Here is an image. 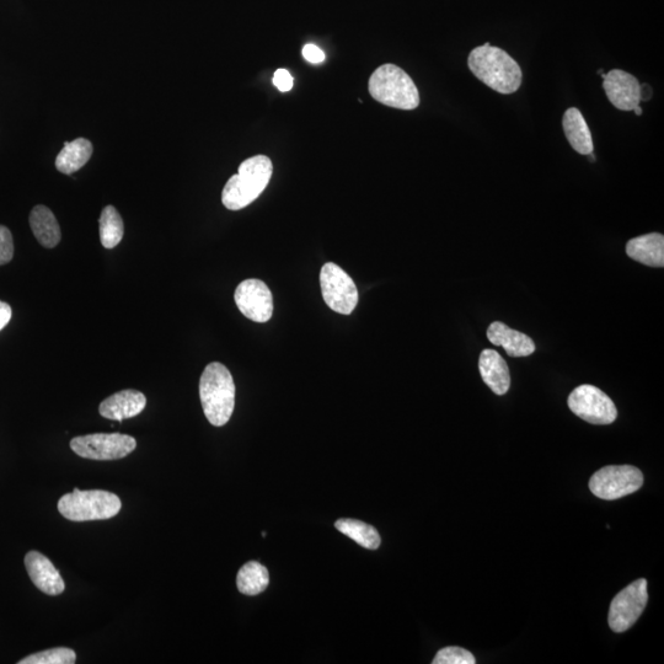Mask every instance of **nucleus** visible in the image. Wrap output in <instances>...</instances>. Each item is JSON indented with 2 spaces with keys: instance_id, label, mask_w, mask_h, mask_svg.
Listing matches in <instances>:
<instances>
[{
  "instance_id": "nucleus-1",
  "label": "nucleus",
  "mask_w": 664,
  "mask_h": 664,
  "mask_svg": "<svg viewBox=\"0 0 664 664\" xmlns=\"http://www.w3.org/2000/svg\"><path fill=\"white\" fill-rule=\"evenodd\" d=\"M468 66L476 78L497 93L510 95L521 88L523 74L519 64L489 42L470 52Z\"/></svg>"
},
{
  "instance_id": "nucleus-2",
  "label": "nucleus",
  "mask_w": 664,
  "mask_h": 664,
  "mask_svg": "<svg viewBox=\"0 0 664 664\" xmlns=\"http://www.w3.org/2000/svg\"><path fill=\"white\" fill-rule=\"evenodd\" d=\"M273 165L266 155L246 159L237 175L229 179L222 192L223 205L230 211L248 207L265 191L271 180Z\"/></svg>"
},
{
  "instance_id": "nucleus-3",
  "label": "nucleus",
  "mask_w": 664,
  "mask_h": 664,
  "mask_svg": "<svg viewBox=\"0 0 664 664\" xmlns=\"http://www.w3.org/2000/svg\"><path fill=\"white\" fill-rule=\"evenodd\" d=\"M200 398L207 420L216 427L227 425L235 406V384L224 364L212 362L205 368L200 380Z\"/></svg>"
},
{
  "instance_id": "nucleus-4",
  "label": "nucleus",
  "mask_w": 664,
  "mask_h": 664,
  "mask_svg": "<svg viewBox=\"0 0 664 664\" xmlns=\"http://www.w3.org/2000/svg\"><path fill=\"white\" fill-rule=\"evenodd\" d=\"M369 94L385 106L399 110H415L420 93L408 73L395 64H383L369 78Z\"/></svg>"
},
{
  "instance_id": "nucleus-5",
  "label": "nucleus",
  "mask_w": 664,
  "mask_h": 664,
  "mask_svg": "<svg viewBox=\"0 0 664 664\" xmlns=\"http://www.w3.org/2000/svg\"><path fill=\"white\" fill-rule=\"evenodd\" d=\"M120 497L104 490L74 489L58 501V511L73 522L104 521L121 511Z\"/></svg>"
},
{
  "instance_id": "nucleus-6",
  "label": "nucleus",
  "mask_w": 664,
  "mask_h": 664,
  "mask_svg": "<svg viewBox=\"0 0 664 664\" xmlns=\"http://www.w3.org/2000/svg\"><path fill=\"white\" fill-rule=\"evenodd\" d=\"M644 485V475L631 465H610L594 473L589 480V490L601 500H619L639 491Z\"/></svg>"
},
{
  "instance_id": "nucleus-7",
  "label": "nucleus",
  "mask_w": 664,
  "mask_h": 664,
  "mask_svg": "<svg viewBox=\"0 0 664 664\" xmlns=\"http://www.w3.org/2000/svg\"><path fill=\"white\" fill-rule=\"evenodd\" d=\"M567 404L576 416L592 425H610L618 417L613 400L594 385L583 384L576 388Z\"/></svg>"
},
{
  "instance_id": "nucleus-8",
  "label": "nucleus",
  "mask_w": 664,
  "mask_h": 664,
  "mask_svg": "<svg viewBox=\"0 0 664 664\" xmlns=\"http://www.w3.org/2000/svg\"><path fill=\"white\" fill-rule=\"evenodd\" d=\"M136 439L121 433H95L73 438L72 451L91 460H117L135 451Z\"/></svg>"
},
{
  "instance_id": "nucleus-9",
  "label": "nucleus",
  "mask_w": 664,
  "mask_h": 664,
  "mask_svg": "<svg viewBox=\"0 0 664 664\" xmlns=\"http://www.w3.org/2000/svg\"><path fill=\"white\" fill-rule=\"evenodd\" d=\"M649 602L647 581L640 578L624 588L613 599L609 608L608 623L614 633H625L641 617Z\"/></svg>"
},
{
  "instance_id": "nucleus-10",
  "label": "nucleus",
  "mask_w": 664,
  "mask_h": 664,
  "mask_svg": "<svg viewBox=\"0 0 664 664\" xmlns=\"http://www.w3.org/2000/svg\"><path fill=\"white\" fill-rule=\"evenodd\" d=\"M324 301L334 312L352 314L358 303V291L352 278L336 264H325L320 272Z\"/></svg>"
},
{
  "instance_id": "nucleus-11",
  "label": "nucleus",
  "mask_w": 664,
  "mask_h": 664,
  "mask_svg": "<svg viewBox=\"0 0 664 664\" xmlns=\"http://www.w3.org/2000/svg\"><path fill=\"white\" fill-rule=\"evenodd\" d=\"M235 303L246 318L255 323H266L273 314V298L266 283L246 280L235 291Z\"/></svg>"
},
{
  "instance_id": "nucleus-12",
  "label": "nucleus",
  "mask_w": 664,
  "mask_h": 664,
  "mask_svg": "<svg viewBox=\"0 0 664 664\" xmlns=\"http://www.w3.org/2000/svg\"><path fill=\"white\" fill-rule=\"evenodd\" d=\"M640 83L633 74L614 69L605 74L603 89L610 104L621 111H634L640 106Z\"/></svg>"
},
{
  "instance_id": "nucleus-13",
  "label": "nucleus",
  "mask_w": 664,
  "mask_h": 664,
  "mask_svg": "<svg viewBox=\"0 0 664 664\" xmlns=\"http://www.w3.org/2000/svg\"><path fill=\"white\" fill-rule=\"evenodd\" d=\"M25 566L32 583L48 596H58L66 589V583L55 565L39 551H30L25 556Z\"/></svg>"
},
{
  "instance_id": "nucleus-14",
  "label": "nucleus",
  "mask_w": 664,
  "mask_h": 664,
  "mask_svg": "<svg viewBox=\"0 0 664 664\" xmlns=\"http://www.w3.org/2000/svg\"><path fill=\"white\" fill-rule=\"evenodd\" d=\"M147 399L137 390H122L111 395L100 404V415L107 420L123 421L132 419L146 409Z\"/></svg>"
},
{
  "instance_id": "nucleus-15",
  "label": "nucleus",
  "mask_w": 664,
  "mask_h": 664,
  "mask_svg": "<svg viewBox=\"0 0 664 664\" xmlns=\"http://www.w3.org/2000/svg\"><path fill=\"white\" fill-rule=\"evenodd\" d=\"M487 339L496 346H502L508 356L513 358L528 357L535 351L534 341L523 332L508 328L495 321L487 329Z\"/></svg>"
},
{
  "instance_id": "nucleus-16",
  "label": "nucleus",
  "mask_w": 664,
  "mask_h": 664,
  "mask_svg": "<svg viewBox=\"0 0 664 664\" xmlns=\"http://www.w3.org/2000/svg\"><path fill=\"white\" fill-rule=\"evenodd\" d=\"M481 378L496 395H505L511 387L507 362L495 350H484L479 360Z\"/></svg>"
},
{
  "instance_id": "nucleus-17",
  "label": "nucleus",
  "mask_w": 664,
  "mask_h": 664,
  "mask_svg": "<svg viewBox=\"0 0 664 664\" xmlns=\"http://www.w3.org/2000/svg\"><path fill=\"white\" fill-rule=\"evenodd\" d=\"M626 254L634 261L650 267L664 266V237L660 233L641 235L629 240Z\"/></svg>"
},
{
  "instance_id": "nucleus-18",
  "label": "nucleus",
  "mask_w": 664,
  "mask_h": 664,
  "mask_svg": "<svg viewBox=\"0 0 664 664\" xmlns=\"http://www.w3.org/2000/svg\"><path fill=\"white\" fill-rule=\"evenodd\" d=\"M562 127H564L567 141L577 153L582 155L593 153L591 130H589L585 117H583L580 110L576 107L567 110L564 119H562Z\"/></svg>"
},
{
  "instance_id": "nucleus-19",
  "label": "nucleus",
  "mask_w": 664,
  "mask_h": 664,
  "mask_svg": "<svg viewBox=\"0 0 664 664\" xmlns=\"http://www.w3.org/2000/svg\"><path fill=\"white\" fill-rule=\"evenodd\" d=\"M30 227L35 238L45 248H56L61 242V228L55 214L46 206H36L30 214Z\"/></svg>"
},
{
  "instance_id": "nucleus-20",
  "label": "nucleus",
  "mask_w": 664,
  "mask_h": 664,
  "mask_svg": "<svg viewBox=\"0 0 664 664\" xmlns=\"http://www.w3.org/2000/svg\"><path fill=\"white\" fill-rule=\"evenodd\" d=\"M91 154H93V144L88 139L78 138L76 141L66 143L58 154L56 168L67 175L77 173L89 162Z\"/></svg>"
},
{
  "instance_id": "nucleus-21",
  "label": "nucleus",
  "mask_w": 664,
  "mask_h": 664,
  "mask_svg": "<svg viewBox=\"0 0 664 664\" xmlns=\"http://www.w3.org/2000/svg\"><path fill=\"white\" fill-rule=\"evenodd\" d=\"M269 583V571L256 561H250L244 565L237 577L239 592L246 596H256V594L264 592Z\"/></svg>"
},
{
  "instance_id": "nucleus-22",
  "label": "nucleus",
  "mask_w": 664,
  "mask_h": 664,
  "mask_svg": "<svg viewBox=\"0 0 664 664\" xmlns=\"http://www.w3.org/2000/svg\"><path fill=\"white\" fill-rule=\"evenodd\" d=\"M335 527L339 532L351 538L353 542L369 550L378 549L380 542H382L376 528L364 522L356 521V519H339L335 523Z\"/></svg>"
},
{
  "instance_id": "nucleus-23",
  "label": "nucleus",
  "mask_w": 664,
  "mask_h": 664,
  "mask_svg": "<svg viewBox=\"0 0 664 664\" xmlns=\"http://www.w3.org/2000/svg\"><path fill=\"white\" fill-rule=\"evenodd\" d=\"M100 240L106 249H114L121 243L125 227L120 213L114 206H107L101 212L100 221Z\"/></svg>"
},
{
  "instance_id": "nucleus-24",
  "label": "nucleus",
  "mask_w": 664,
  "mask_h": 664,
  "mask_svg": "<svg viewBox=\"0 0 664 664\" xmlns=\"http://www.w3.org/2000/svg\"><path fill=\"white\" fill-rule=\"evenodd\" d=\"M77 661L76 652L67 647H57L25 657L19 664H73Z\"/></svg>"
},
{
  "instance_id": "nucleus-25",
  "label": "nucleus",
  "mask_w": 664,
  "mask_h": 664,
  "mask_svg": "<svg viewBox=\"0 0 664 664\" xmlns=\"http://www.w3.org/2000/svg\"><path fill=\"white\" fill-rule=\"evenodd\" d=\"M433 664H475L476 660L473 653L462 647H446L439 650Z\"/></svg>"
},
{
  "instance_id": "nucleus-26",
  "label": "nucleus",
  "mask_w": 664,
  "mask_h": 664,
  "mask_svg": "<svg viewBox=\"0 0 664 664\" xmlns=\"http://www.w3.org/2000/svg\"><path fill=\"white\" fill-rule=\"evenodd\" d=\"M14 256L13 235L7 227L0 226V266L9 264Z\"/></svg>"
},
{
  "instance_id": "nucleus-27",
  "label": "nucleus",
  "mask_w": 664,
  "mask_h": 664,
  "mask_svg": "<svg viewBox=\"0 0 664 664\" xmlns=\"http://www.w3.org/2000/svg\"><path fill=\"white\" fill-rule=\"evenodd\" d=\"M272 82L278 90L282 91V93H288V91H291L293 88L294 79L287 69H277Z\"/></svg>"
},
{
  "instance_id": "nucleus-28",
  "label": "nucleus",
  "mask_w": 664,
  "mask_h": 664,
  "mask_svg": "<svg viewBox=\"0 0 664 664\" xmlns=\"http://www.w3.org/2000/svg\"><path fill=\"white\" fill-rule=\"evenodd\" d=\"M302 55L304 60L313 63L319 64L325 61V53L317 45L307 44L303 47Z\"/></svg>"
},
{
  "instance_id": "nucleus-29",
  "label": "nucleus",
  "mask_w": 664,
  "mask_h": 664,
  "mask_svg": "<svg viewBox=\"0 0 664 664\" xmlns=\"http://www.w3.org/2000/svg\"><path fill=\"white\" fill-rule=\"evenodd\" d=\"M10 319H12V308L9 304L0 302V331L9 324Z\"/></svg>"
},
{
  "instance_id": "nucleus-30",
  "label": "nucleus",
  "mask_w": 664,
  "mask_h": 664,
  "mask_svg": "<svg viewBox=\"0 0 664 664\" xmlns=\"http://www.w3.org/2000/svg\"><path fill=\"white\" fill-rule=\"evenodd\" d=\"M641 101H649L652 98V89L647 84L640 85Z\"/></svg>"
},
{
  "instance_id": "nucleus-31",
  "label": "nucleus",
  "mask_w": 664,
  "mask_h": 664,
  "mask_svg": "<svg viewBox=\"0 0 664 664\" xmlns=\"http://www.w3.org/2000/svg\"><path fill=\"white\" fill-rule=\"evenodd\" d=\"M634 111H635V114H636L637 116H641V115H642V109H641L640 106H637L636 109H634Z\"/></svg>"
}]
</instances>
